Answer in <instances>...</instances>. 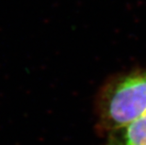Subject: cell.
Instances as JSON below:
<instances>
[{
    "mask_svg": "<svg viewBox=\"0 0 146 145\" xmlns=\"http://www.w3.org/2000/svg\"><path fill=\"white\" fill-rule=\"evenodd\" d=\"M96 129L101 135L146 115V67L113 75L96 96Z\"/></svg>",
    "mask_w": 146,
    "mask_h": 145,
    "instance_id": "cell-1",
    "label": "cell"
},
{
    "mask_svg": "<svg viewBox=\"0 0 146 145\" xmlns=\"http://www.w3.org/2000/svg\"><path fill=\"white\" fill-rule=\"evenodd\" d=\"M106 136L104 145H146V115Z\"/></svg>",
    "mask_w": 146,
    "mask_h": 145,
    "instance_id": "cell-2",
    "label": "cell"
}]
</instances>
